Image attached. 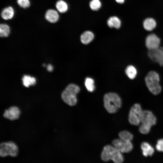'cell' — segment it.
I'll return each mask as SVG.
<instances>
[{
	"instance_id": "6da1fadb",
	"label": "cell",
	"mask_w": 163,
	"mask_h": 163,
	"mask_svg": "<svg viewBox=\"0 0 163 163\" xmlns=\"http://www.w3.org/2000/svg\"><path fill=\"white\" fill-rule=\"evenodd\" d=\"M101 158L105 162L110 160L115 163H121L124 160L122 153L113 146L107 145L104 147L101 154Z\"/></svg>"
},
{
	"instance_id": "7a4b0ae2",
	"label": "cell",
	"mask_w": 163,
	"mask_h": 163,
	"mask_svg": "<svg viewBox=\"0 0 163 163\" xmlns=\"http://www.w3.org/2000/svg\"><path fill=\"white\" fill-rule=\"evenodd\" d=\"M104 106L109 113H116L122 105L120 98L117 94L109 93L106 94L104 97Z\"/></svg>"
},
{
	"instance_id": "3957f363",
	"label": "cell",
	"mask_w": 163,
	"mask_h": 163,
	"mask_svg": "<svg viewBox=\"0 0 163 163\" xmlns=\"http://www.w3.org/2000/svg\"><path fill=\"white\" fill-rule=\"evenodd\" d=\"M80 88L74 84L68 85L62 92L61 97L67 105L73 106L76 105L77 102V94L79 92Z\"/></svg>"
},
{
	"instance_id": "277c9868",
	"label": "cell",
	"mask_w": 163,
	"mask_h": 163,
	"mask_svg": "<svg viewBox=\"0 0 163 163\" xmlns=\"http://www.w3.org/2000/svg\"><path fill=\"white\" fill-rule=\"evenodd\" d=\"M145 81L146 85L150 92L154 95L159 94L161 90L160 85V77L156 72L151 71L146 76Z\"/></svg>"
},
{
	"instance_id": "5b68a950",
	"label": "cell",
	"mask_w": 163,
	"mask_h": 163,
	"mask_svg": "<svg viewBox=\"0 0 163 163\" xmlns=\"http://www.w3.org/2000/svg\"><path fill=\"white\" fill-rule=\"evenodd\" d=\"M19 152V148L18 145L12 141L0 143V157H1L8 156L15 157L18 155Z\"/></svg>"
},
{
	"instance_id": "8992f818",
	"label": "cell",
	"mask_w": 163,
	"mask_h": 163,
	"mask_svg": "<svg viewBox=\"0 0 163 163\" xmlns=\"http://www.w3.org/2000/svg\"><path fill=\"white\" fill-rule=\"evenodd\" d=\"M112 143L113 146L122 153L129 152L133 149V145L130 141L119 138L113 140Z\"/></svg>"
},
{
	"instance_id": "52a82bcc",
	"label": "cell",
	"mask_w": 163,
	"mask_h": 163,
	"mask_svg": "<svg viewBox=\"0 0 163 163\" xmlns=\"http://www.w3.org/2000/svg\"><path fill=\"white\" fill-rule=\"evenodd\" d=\"M21 113V110L18 107L12 105L4 110L2 116L6 119L13 121L19 119Z\"/></svg>"
},
{
	"instance_id": "ba28073f",
	"label": "cell",
	"mask_w": 163,
	"mask_h": 163,
	"mask_svg": "<svg viewBox=\"0 0 163 163\" xmlns=\"http://www.w3.org/2000/svg\"><path fill=\"white\" fill-rule=\"evenodd\" d=\"M148 56L153 61L163 66V47H159L152 50H149Z\"/></svg>"
},
{
	"instance_id": "9c48e42d",
	"label": "cell",
	"mask_w": 163,
	"mask_h": 163,
	"mask_svg": "<svg viewBox=\"0 0 163 163\" xmlns=\"http://www.w3.org/2000/svg\"><path fill=\"white\" fill-rule=\"evenodd\" d=\"M140 122L151 126L155 125L156 119L152 112L149 110H142L139 115Z\"/></svg>"
},
{
	"instance_id": "30bf717a",
	"label": "cell",
	"mask_w": 163,
	"mask_h": 163,
	"mask_svg": "<svg viewBox=\"0 0 163 163\" xmlns=\"http://www.w3.org/2000/svg\"><path fill=\"white\" fill-rule=\"evenodd\" d=\"M160 42V39L154 34L149 35L145 40V45L148 50L154 49L159 47Z\"/></svg>"
},
{
	"instance_id": "8fae6325",
	"label": "cell",
	"mask_w": 163,
	"mask_h": 163,
	"mask_svg": "<svg viewBox=\"0 0 163 163\" xmlns=\"http://www.w3.org/2000/svg\"><path fill=\"white\" fill-rule=\"evenodd\" d=\"M46 20L51 23H55L57 22L59 18L58 12L53 9H50L46 11L45 14Z\"/></svg>"
},
{
	"instance_id": "7c38bea8",
	"label": "cell",
	"mask_w": 163,
	"mask_h": 163,
	"mask_svg": "<svg viewBox=\"0 0 163 163\" xmlns=\"http://www.w3.org/2000/svg\"><path fill=\"white\" fill-rule=\"evenodd\" d=\"M141 147L142 154L145 156H152L154 154V148L148 142H143L141 144Z\"/></svg>"
},
{
	"instance_id": "4fadbf2b",
	"label": "cell",
	"mask_w": 163,
	"mask_h": 163,
	"mask_svg": "<svg viewBox=\"0 0 163 163\" xmlns=\"http://www.w3.org/2000/svg\"><path fill=\"white\" fill-rule=\"evenodd\" d=\"M14 14L13 8L11 6H9L3 9L1 13V16L4 20H8L12 18Z\"/></svg>"
},
{
	"instance_id": "5bb4252c",
	"label": "cell",
	"mask_w": 163,
	"mask_h": 163,
	"mask_svg": "<svg viewBox=\"0 0 163 163\" xmlns=\"http://www.w3.org/2000/svg\"><path fill=\"white\" fill-rule=\"evenodd\" d=\"M80 37L82 43L84 44H88L93 40L94 38V35L91 32L88 31L84 32Z\"/></svg>"
},
{
	"instance_id": "9a60e30c",
	"label": "cell",
	"mask_w": 163,
	"mask_h": 163,
	"mask_svg": "<svg viewBox=\"0 0 163 163\" xmlns=\"http://www.w3.org/2000/svg\"><path fill=\"white\" fill-rule=\"evenodd\" d=\"M107 24L110 28L115 27L118 29L121 26V22L120 19L116 16L110 18L107 20Z\"/></svg>"
},
{
	"instance_id": "2e32d148",
	"label": "cell",
	"mask_w": 163,
	"mask_h": 163,
	"mask_svg": "<svg viewBox=\"0 0 163 163\" xmlns=\"http://www.w3.org/2000/svg\"><path fill=\"white\" fill-rule=\"evenodd\" d=\"M156 24L155 20L151 18L145 19L143 24L144 28L148 31H151L154 29L155 28Z\"/></svg>"
},
{
	"instance_id": "e0dca14e",
	"label": "cell",
	"mask_w": 163,
	"mask_h": 163,
	"mask_svg": "<svg viewBox=\"0 0 163 163\" xmlns=\"http://www.w3.org/2000/svg\"><path fill=\"white\" fill-rule=\"evenodd\" d=\"M125 73L130 79H133L135 78L137 74V70L133 66L129 65L125 69Z\"/></svg>"
},
{
	"instance_id": "ac0fdd59",
	"label": "cell",
	"mask_w": 163,
	"mask_h": 163,
	"mask_svg": "<svg viewBox=\"0 0 163 163\" xmlns=\"http://www.w3.org/2000/svg\"><path fill=\"white\" fill-rule=\"evenodd\" d=\"M128 120L130 124L134 125H138L140 122L139 115L130 111L129 114Z\"/></svg>"
},
{
	"instance_id": "d6986e66",
	"label": "cell",
	"mask_w": 163,
	"mask_h": 163,
	"mask_svg": "<svg viewBox=\"0 0 163 163\" xmlns=\"http://www.w3.org/2000/svg\"><path fill=\"white\" fill-rule=\"evenodd\" d=\"M22 80L23 85L26 87H28L30 85H34L36 83L35 78L29 75H24Z\"/></svg>"
},
{
	"instance_id": "ffe728a7",
	"label": "cell",
	"mask_w": 163,
	"mask_h": 163,
	"mask_svg": "<svg viewBox=\"0 0 163 163\" xmlns=\"http://www.w3.org/2000/svg\"><path fill=\"white\" fill-rule=\"evenodd\" d=\"M56 8L60 13L66 12L68 9V5L67 3L63 0H59L56 4Z\"/></svg>"
},
{
	"instance_id": "44dd1931",
	"label": "cell",
	"mask_w": 163,
	"mask_h": 163,
	"mask_svg": "<svg viewBox=\"0 0 163 163\" xmlns=\"http://www.w3.org/2000/svg\"><path fill=\"white\" fill-rule=\"evenodd\" d=\"M10 30L9 26L5 24H1L0 25V36L1 37H7L10 33Z\"/></svg>"
},
{
	"instance_id": "7402d4cb",
	"label": "cell",
	"mask_w": 163,
	"mask_h": 163,
	"mask_svg": "<svg viewBox=\"0 0 163 163\" xmlns=\"http://www.w3.org/2000/svg\"><path fill=\"white\" fill-rule=\"evenodd\" d=\"M85 87L89 92L93 91L95 89L94 85V80L90 78H87L85 81Z\"/></svg>"
},
{
	"instance_id": "603a6c76",
	"label": "cell",
	"mask_w": 163,
	"mask_h": 163,
	"mask_svg": "<svg viewBox=\"0 0 163 163\" xmlns=\"http://www.w3.org/2000/svg\"><path fill=\"white\" fill-rule=\"evenodd\" d=\"M118 135L120 139L125 140L131 141L133 138V135L129 132L126 130L120 132Z\"/></svg>"
},
{
	"instance_id": "cb8c5ba5",
	"label": "cell",
	"mask_w": 163,
	"mask_h": 163,
	"mask_svg": "<svg viewBox=\"0 0 163 163\" xmlns=\"http://www.w3.org/2000/svg\"><path fill=\"white\" fill-rule=\"evenodd\" d=\"M91 8L94 11L98 10L101 6V3L99 0H92L90 2Z\"/></svg>"
},
{
	"instance_id": "d4e9b609",
	"label": "cell",
	"mask_w": 163,
	"mask_h": 163,
	"mask_svg": "<svg viewBox=\"0 0 163 163\" xmlns=\"http://www.w3.org/2000/svg\"><path fill=\"white\" fill-rule=\"evenodd\" d=\"M151 127L149 125L142 123L139 127V131L142 134H147L150 132Z\"/></svg>"
},
{
	"instance_id": "484cf974",
	"label": "cell",
	"mask_w": 163,
	"mask_h": 163,
	"mask_svg": "<svg viewBox=\"0 0 163 163\" xmlns=\"http://www.w3.org/2000/svg\"><path fill=\"white\" fill-rule=\"evenodd\" d=\"M130 111L138 114L139 116L142 110L140 105L137 103L135 104L131 107Z\"/></svg>"
},
{
	"instance_id": "4316f807",
	"label": "cell",
	"mask_w": 163,
	"mask_h": 163,
	"mask_svg": "<svg viewBox=\"0 0 163 163\" xmlns=\"http://www.w3.org/2000/svg\"><path fill=\"white\" fill-rule=\"evenodd\" d=\"M17 2L20 7L24 8H27L30 5L29 0H17Z\"/></svg>"
},
{
	"instance_id": "83f0119b",
	"label": "cell",
	"mask_w": 163,
	"mask_h": 163,
	"mask_svg": "<svg viewBox=\"0 0 163 163\" xmlns=\"http://www.w3.org/2000/svg\"><path fill=\"white\" fill-rule=\"evenodd\" d=\"M156 148L158 151L163 152V139H159L157 141Z\"/></svg>"
},
{
	"instance_id": "f1b7e54d",
	"label": "cell",
	"mask_w": 163,
	"mask_h": 163,
	"mask_svg": "<svg viewBox=\"0 0 163 163\" xmlns=\"http://www.w3.org/2000/svg\"><path fill=\"white\" fill-rule=\"evenodd\" d=\"M47 69V70L49 72H51L53 70V67L50 64L48 65Z\"/></svg>"
},
{
	"instance_id": "f546056e",
	"label": "cell",
	"mask_w": 163,
	"mask_h": 163,
	"mask_svg": "<svg viewBox=\"0 0 163 163\" xmlns=\"http://www.w3.org/2000/svg\"><path fill=\"white\" fill-rule=\"evenodd\" d=\"M116 1L118 3L122 4L124 2V0H116Z\"/></svg>"
},
{
	"instance_id": "4dcf8cb0",
	"label": "cell",
	"mask_w": 163,
	"mask_h": 163,
	"mask_svg": "<svg viewBox=\"0 0 163 163\" xmlns=\"http://www.w3.org/2000/svg\"><path fill=\"white\" fill-rule=\"evenodd\" d=\"M4 118H4V117H3L2 119L1 120V122H2V121H3V119H4ZM2 123H1L2 124ZM1 127H2V126H1ZM0 138L2 139V138L1 137V134H0Z\"/></svg>"
}]
</instances>
